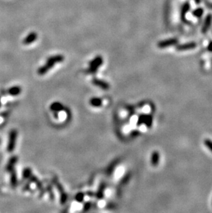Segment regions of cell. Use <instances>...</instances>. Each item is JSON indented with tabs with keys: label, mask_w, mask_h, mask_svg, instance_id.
Masks as SVG:
<instances>
[{
	"label": "cell",
	"mask_w": 212,
	"mask_h": 213,
	"mask_svg": "<svg viewBox=\"0 0 212 213\" xmlns=\"http://www.w3.org/2000/svg\"><path fill=\"white\" fill-rule=\"evenodd\" d=\"M64 60V57L61 55H57L50 57L46 61V63L44 66L39 68L37 70V73L39 75H44V74L47 73L52 68H53L55 64L60 63Z\"/></svg>",
	"instance_id": "obj_1"
},
{
	"label": "cell",
	"mask_w": 212,
	"mask_h": 213,
	"mask_svg": "<svg viewBox=\"0 0 212 213\" xmlns=\"http://www.w3.org/2000/svg\"><path fill=\"white\" fill-rule=\"evenodd\" d=\"M103 58L101 56H97L94 59L90 62L89 68L88 69V73H94L98 70V68L103 64Z\"/></svg>",
	"instance_id": "obj_2"
},
{
	"label": "cell",
	"mask_w": 212,
	"mask_h": 213,
	"mask_svg": "<svg viewBox=\"0 0 212 213\" xmlns=\"http://www.w3.org/2000/svg\"><path fill=\"white\" fill-rule=\"evenodd\" d=\"M17 138V131L15 129H13L11 131L10 135H9L8 143L7 146V150L8 152H13L15 150Z\"/></svg>",
	"instance_id": "obj_3"
},
{
	"label": "cell",
	"mask_w": 212,
	"mask_h": 213,
	"mask_svg": "<svg viewBox=\"0 0 212 213\" xmlns=\"http://www.w3.org/2000/svg\"><path fill=\"white\" fill-rule=\"evenodd\" d=\"M53 182L54 183V185L56 186L57 188L58 189L59 193H60L61 195V204H64L66 203V200H67V195H66V193L64 192V190L62 187V186L61 185L57 179H54Z\"/></svg>",
	"instance_id": "obj_4"
},
{
	"label": "cell",
	"mask_w": 212,
	"mask_h": 213,
	"mask_svg": "<svg viewBox=\"0 0 212 213\" xmlns=\"http://www.w3.org/2000/svg\"><path fill=\"white\" fill-rule=\"evenodd\" d=\"M177 42H178V40L175 39V38L168 39H165L159 42L158 43V46L160 48V49H165V48H167L168 46L175 45L176 44H177Z\"/></svg>",
	"instance_id": "obj_5"
},
{
	"label": "cell",
	"mask_w": 212,
	"mask_h": 213,
	"mask_svg": "<svg viewBox=\"0 0 212 213\" xmlns=\"http://www.w3.org/2000/svg\"><path fill=\"white\" fill-rule=\"evenodd\" d=\"M92 82L94 85L97 86L101 88L102 89L108 90L109 88V85L108 84V83L106 82V81H103V80H99V79H97V78L92 79Z\"/></svg>",
	"instance_id": "obj_6"
},
{
	"label": "cell",
	"mask_w": 212,
	"mask_h": 213,
	"mask_svg": "<svg viewBox=\"0 0 212 213\" xmlns=\"http://www.w3.org/2000/svg\"><path fill=\"white\" fill-rule=\"evenodd\" d=\"M38 35L37 34V33L35 32H32L30 33V34H28L27 35V37H26L24 39L23 41V44L25 45H28L32 44L35 42V41H36L37 39Z\"/></svg>",
	"instance_id": "obj_7"
},
{
	"label": "cell",
	"mask_w": 212,
	"mask_h": 213,
	"mask_svg": "<svg viewBox=\"0 0 212 213\" xmlns=\"http://www.w3.org/2000/svg\"><path fill=\"white\" fill-rule=\"evenodd\" d=\"M17 161H18V158L16 156L12 157L10 159V160L8 161V164L6 165V171L8 172V173H11V172L15 168V166Z\"/></svg>",
	"instance_id": "obj_8"
},
{
	"label": "cell",
	"mask_w": 212,
	"mask_h": 213,
	"mask_svg": "<svg viewBox=\"0 0 212 213\" xmlns=\"http://www.w3.org/2000/svg\"><path fill=\"white\" fill-rule=\"evenodd\" d=\"M196 47V44L195 43H189V44H181L178 46L176 49L178 51H187V50H191L194 49Z\"/></svg>",
	"instance_id": "obj_9"
},
{
	"label": "cell",
	"mask_w": 212,
	"mask_h": 213,
	"mask_svg": "<svg viewBox=\"0 0 212 213\" xmlns=\"http://www.w3.org/2000/svg\"><path fill=\"white\" fill-rule=\"evenodd\" d=\"M6 92L8 95H11V96H17L21 92V87L16 86H13L9 88Z\"/></svg>",
	"instance_id": "obj_10"
},
{
	"label": "cell",
	"mask_w": 212,
	"mask_h": 213,
	"mask_svg": "<svg viewBox=\"0 0 212 213\" xmlns=\"http://www.w3.org/2000/svg\"><path fill=\"white\" fill-rule=\"evenodd\" d=\"M11 184L13 188H15L17 186V176L15 168L11 172Z\"/></svg>",
	"instance_id": "obj_11"
},
{
	"label": "cell",
	"mask_w": 212,
	"mask_h": 213,
	"mask_svg": "<svg viewBox=\"0 0 212 213\" xmlns=\"http://www.w3.org/2000/svg\"><path fill=\"white\" fill-rule=\"evenodd\" d=\"M50 108H51V110L54 112H59L63 110V106L59 102L53 103L52 105H51V107Z\"/></svg>",
	"instance_id": "obj_12"
},
{
	"label": "cell",
	"mask_w": 212,
	"mask_h": 213,
	"mask_svg": "<svg viewBox=\"0 0 212 213\" xmlns=\"http://www.w3.org/2000/svg\"><path fill=\"white\" fill-rule=\"evenodd\" d=\"M159 162V154L157 151H154L152 155V164L156 166Z\"/></svg>",
	"instance_id": "obj_13"
},
{
	"label": "cell",
	"mask_w": 212,
	"mask_h": 213,
	"mask_svg": "<svg viewBox=\"0 0 212 213\" xmlns=\"http://www.w3.org/2000/svg\"><path fill=\"white\" fill-rule=\"evenodd\" d=\"M90 103L92 106L94 107H99L102 105V101L99 98H92L90 99Z\"/></svg>",
	"instance_id": "obj_14"
},
{
	"label": "cell",
	"mask_w": 212,
	"mask_h": 213,
	"mask_svg": "<svg viewBox=\"0 0 212 213\" xmlns=\"http://www.w3.org/2000/svg\"><path fill=\"white\" fill-rule=\"evenodd\" d=\"M211 22V17L209 16V15L207 16V18H206V20H205V23H204V28H203V29H202L203 32H206V30L208 29L209 26H210Z\"/></svg>",
	"instance_id": "obj_15"
},
{
	"label": "cell",
	"mask_w": 212,
	"mask_h": 213,
	"mask_svg": "<svg viewBox=\"0 0 212 213\" xmlns=\"http://www.w3.org/2000/svg\"><path fill=\"white\" fill-rule=\"evenodd\" d=\"M32 174V171L30 168H26L23 171V177L24 179H29Z\"/></svg>",
	"instance_id": "obj_16"
},
{
	"label": "cell",
	"mask_w": 212,
	"mask_h": 213,
	"mask_svg": "<svg viewBox=\"0 0 212 213\" xmlns=\"http://www.w3.org/2000/svg\"><path fill=\"white\" fill-rule=\"evenodd\" d=\"M76 199H77V202H81L84 199V195L82 193H78L77 196H76Z\"/></svg>",
	"instance_id": "obj_17"
},
{
	"label": "cell",
	"mask_w": 212,
	"mask_h": 213,
	"mask_svg": "<svg viewBox=\"0 0 212 213\" xmlns=\"http://www.w3.org/2000/svg\"><path fill=\"white\" fill-rule=\"evenodd\" d=\"M204 144L206 145V146L209 148V150L212 151V142L209 139L204 140Z\"/></svg>",
	"instance_id": "obj_18"
},
{
	"label": "cell",
	"mask_w": 212,
	"mask_h": 213,
	"mask_svg": "<svg viewBox=\"0 0 212 213\" xmlns=\"http://www.w3.org/2000/svg\"><path fill=\"white\" fill-rule=\"evenodd\" d=\"M202 10L201 8H199V9H198L197 11H196L194 12V14H195V15H196L198 17H201L202 15Z\"/></svg>",
	"instance_id": "obj_19"
},
{
	"label": "cell",
	"mask_w": 212,
	"mask_h": 213,
	"mask_svg": "<svg viewBox=\"0 0 212 213\" xmlns=\"http://www.w3.org/2000/svg\"><path fill=\"white\" fill-rule=\"evenodd\" d=\"M48 192L50 193V197H51V199H54V194L52 192V188H51V186H48Z\"/></svg>",
	"instance_id": "obj_20"
},
{
	"label": "cell",
	"mask_w": 212,
	"mask_h": 213,
	"mask_svg": "<svg viewBox=\"0 0 212 213\" xmlns=\"http://www.w3.org/2000/svg\"><path fill=\"white\" fill-rule=\"evenodd\" d=\"M209 50L210 51H212V42L210 44H209Z\"/></svg>",
	"instance_id": "obj_21"
},
{
	"label": "cell",
	"mask_w": 212,
	"mask_h": 213,
	"mask_svg": "<svg viewBox=\"0 0 212 213\" xmlns=\"http://www.w3.org/2000/svg\"><path fill=\"white\" fill-rule=\"evenodd\" d=\"M1 105H2V103H1V99H0V107H1Z\"/></svg>",
	"instance_id": "obj_22"
}]
</instances>
